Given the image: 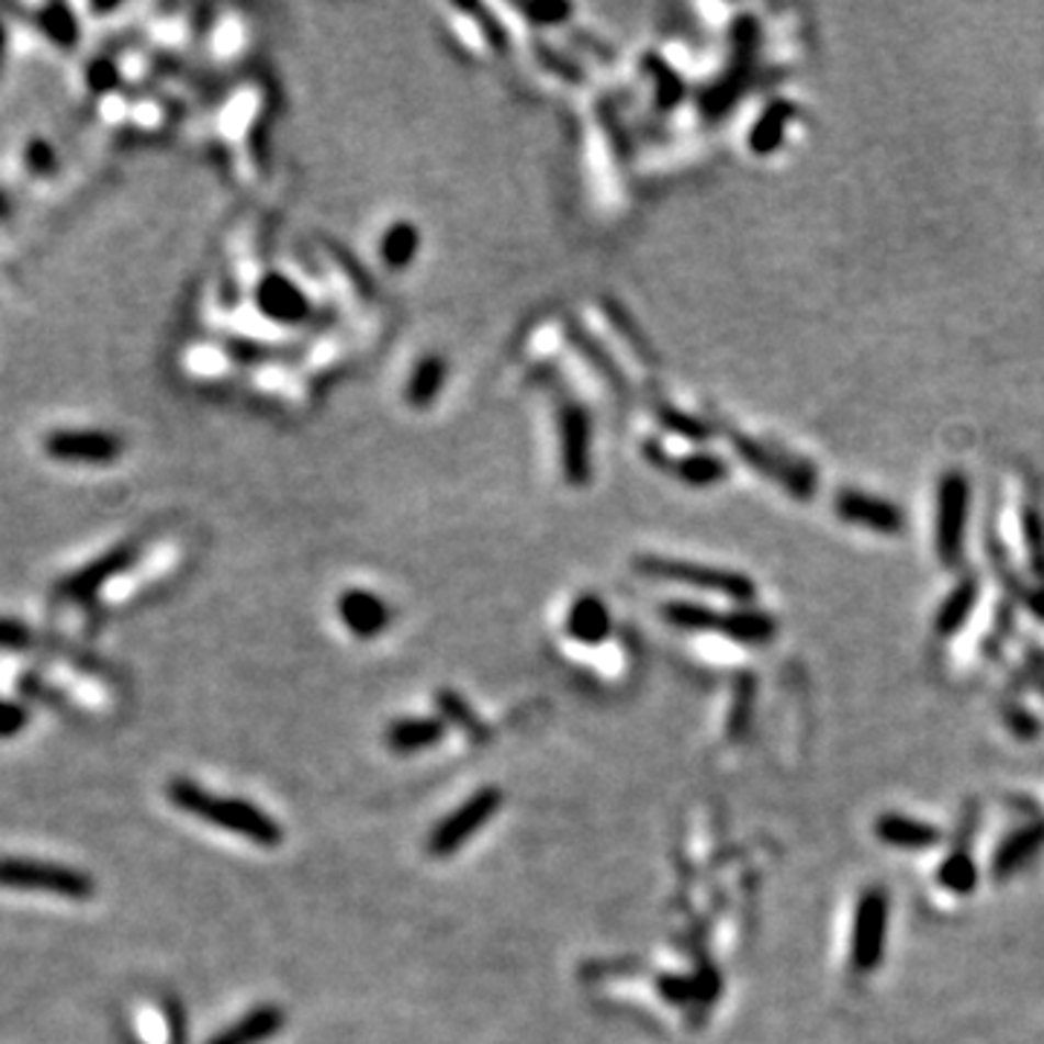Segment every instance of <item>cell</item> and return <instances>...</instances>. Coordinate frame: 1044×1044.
Listing matches in <instances>:
<instances>
[{
  "label": "cell",
  "instance_id": "1",
  "mask_svg": "<svg viewBox=\"0 0 1044 1044\" xmlns=\"http://www.w3.org/2000/svg\"><path fill=\"white\" fill-rule=\"evenodd\" d=\"M169 798L175 807H180L189 816L201 818L206 824H215L221 830L244 835L247 842L259 847H279L282 844V827L256 804L242 801V798H224V795L206 793L194 781L178 777L169 784Z\"/></svg>",
  "mask_w": 1044,
  "mask_h": 1044
},
{
  "label": "cell",
  "instance_id": "2",
  "mask_svg": "<svg viewBox=\"0 0 1044 1044\" xmlns=\"http://www.w3.org/2000/svg\"><path fill=\"white\" fill-rule=\"evenodd\" d=\"M664 618L673 627L694 632H720L726 639L745 641V644H761L775 636V618L754 609H740V613H714L699 604H664Z\"/></svg>",
  "mask_w": 1044,
  "mask_h": 1044
},
{
  "label": "cell",
  "instance_id": "3",
  "mask_svg": "<svg viewBox=\"0 0 1044 1044\" xmlns=\"http://www.w3.org/2000/svg\"><path fill=\"white\" fill-rule=\"evenodd\" d=\"M0 888L38 890L67 899H90L97 894V883L88 874L33 858H0Z\"/></svg>",
  "mask_w": 1044,
  "mask_h": 1044
},
{
  "label": "cell",
  "instance_id": "4",
  "mask_svg": "<svg viewBox=\"0 0 1044 1044\" xmlns=\"http://www.w3.org/2000/svg\"><path fill=\"white\" fill-rule=\"evenodd\" d=\"M636 569L641 575L659 577V581L685 583V586H696V590L717 592L731 600L749 604L754 600V583L752 577L740 575V572H729V569H714L699 566V563H688V560H671V558H639Z\"/></svg>",
  "mask_w": 1044,
  "mask_h": 1044
},
{
  "label": "cell",
  "instance_id": "5",
  "mask_svg": "<svg viewBox=\"0 0 1044 1044\" xmlns=\"http://www.w3.org/2000/svg\"><path fill=\"white\" fill-rule=\"evenodd\" d=\"M499 807H503V793H499L496 786L479 789L476 795H470L462 807H456L445 821H438V824L433 827V833H429L427 839V851L438 858L456 853L462 844H468L470 839L476 835V830H482V827L496 816Z\"/></svg>",
  "mask_w": 1044,
  "mask_h": 1044
},
{
  "label": "cell",
  "instance_id": "6",
  "mask_svg": "<svg viewBox=\"0 0 1044 1044\" xmlns=\"http://www.w3.org/2000/svg\"><path fill=\"white\" fill-rule=\"evenodd\" d=\"M966 517H969V479L961 470H948L938 491V554L943 566H957L964 554Z\"/></svg>",
  "mask_w": 1044,
  "mask_h": 1044
},
{
  "label": "cell",
  "instance_id": "7",
  "mask_svg": "<svg viewBox=\"0 0 1044 1044\" xmlns=\"http://www.w3.org/2000/svg\"><path fill=\"white\" fill-rule=\"evenodd\" d=\"M44 453L67 464H111L122 456V438L105 429H53Z\"/></svg>",
  "mask_w": 1044,
  "mask_h": 1044
},
{
  "label": "cell",
  "instance_id": "8",
  "mask_svg": "<svg viewBox=\"0 0 1044 1044\" xmlns=\"http://www.w3.org/2000/svg\"><path fill=\"white\" fill-rule=\"evenodd\" d=\"M888 934V897L885 890L871 888L858 899L856 923H853V969L867 972L879 964Z\"/></svg>",
  "mask_w": 1044,
  "mask_h": 1044
},
{
  "label": "cell",
  "instance_id": "9",
  "mask_svg": "<svg viewBox=\"0 0 1044 1044\" xmlns=\"http://www.w3.org/2000/svg\"><path fill=\"white\" fill-rule=\"evenodd\" d=\"M734 447L737 453L743 456L754 470H761V473H766L770 479L781 482V485L793 496H798V499H810V496L816 494V476H810V470L804 468L801 462H793V459H786L784 453L770 450L766 445H757V441L745 436H734Z\"/></svg>",
  "mask_w": 1044,
  "mask_h": 1044
},
{
  "label": "cell",
  "instance_id": "10",
  "mask_svg": "<svg viewBox=\"0 0 1044 1044\" xmlns=\"http://www.w3.org/2000/svg\"><path fill=\"white\" fill-rule=\"evenodd\" d=\"M835 514L853 526L874 528L879 535H899L906 528V517L897 505L862 491H842L835 496Z\"/></svg>",
  "mask_w": 1044,
  "mask_h": 1044
},
{
  "label": "cell",
  "instance_id": "11",
  "mask_svg": "<svg viewBox=\"0 0 1044 1044\" xmlns=\"http://www.w3.org/2000/svg\"><path fill=\"white\" fill-rule=\"evenodd\" d=\"M134 554H137V551H134V546H128V542H125V546H116V549H111L99 560L88 563V566H81L76 575L65 577V583L58 586V592H61L65 598L90 600L111 577L122 575V572L134 563Z\"/></svg>",
  "mask_w": 1044,
  "mask_h": 1044
},
{
  "label": "cell",
  "instance_id": "12",
  "mask_svg": "<svg viewBox=\"0 0 1044 1044\" xmlns=\"http://www.w3.org/2000/svg\"><path fill=\"white\" fill-rule=\"evenodd\" d=\"M337 613H340V621L346 624L348 632H355L357 639L381 636L386 630L389 618H392L386 600L369 590L343 592L340 600H337Z\"/></svg>",
  "mask_w": 1044,
  "mask_h": 1044
},
{
  "label": "cell",
  "instance_id": "13",
  "mask_svg": "<svg viewBox=\"0 0 1044 1044\" xmlns=\"http://www.w3.org/2000/svg\"><path fill=\"white\" fill-rule=\"evenodd\" d=\"M256 305L261 308V314L276 319V323H300L308 316V300H305V293L291 284L284 276H265L259 282V291H256Z\"/></svg>",
  "mask_w": 1044,
  "mask_h": 1044
},
{
  "label": "cell",
  "instance_id": "14",
  "mask_svg": "<svg viewBox=\"0 0 1044 1044\" xmlns=\"http://www.w3.org/2000/svg\"><path fill=\"white\" fill-rule=\"evenodd\" d=\"M447 722L438 717H404L386 729V745L395 754H415L441 743Z\"/></svg>",
  "mask_w": 1044,
  "mask_h": 1044
},
{
  "label": "cell",
  "instance_id": "15",
  "mask_svg": "<svg viewBox=\"0 0 1044 1044\" xmlns=\"http://www.w3.org/2000/svg\"><path fill=\"white\" fill-rule=\"evenodd\" d=\"M284 1028V1012L279 1007H256L247 1015L224 1028L215 1039H210V1044H261L268 1042L270 1036H276L279 1030Z\"/></svg>",
  "mask_w": 1044,
  "mask_h": 1044
},
{
  "label": "cell",
  "instance_id": "16",
  "mask_svg": "<svg viewBox=\"0 0 1044 1044\" xmlns=\"http://www.w3.org/2000/svg\"><path fill=\"white\" fill-rule=\"evenodd\" d=\"M876 835L890 847H902V851H925L940 842V830L906 816H883L876 821Z\"/></svg>",
  "mask_w": 1044,
  "mask_h": 1044
},
{
  "label": "cell",
  "instance_id": "17",
  "mask_svg": "<svg viewBox=\"0 0 1044 1044\" xmlns=\"http://www.w3.org/2000/svg\"><path fill=\"white\" fill-rule=\"evenodd\" d=\"M566 632L583 644H600L609 636V613L595 595H581L566 616Z\"/></svg>",
  "mask_w": 1044,
  "mask_h": 1044
},
{
  "label": "cell",
  "instance_id": "18",
  "mask_svg": "<svg viewBox=\"0 0 1044 1044\" xmlns=\"http://www.w3.org/2000/svg\"><path fill=\"white\" fill-rule=\"evenodd\" d=\"M563 462H566L569 479L583 482L590 473V433H586V415L575 406L563 409Z\"/></svg>",
  "mask_w": 1044,
  "mask_h": 1044
},
{
  "label": "cell",
  "instance_id": "19",
  "mask_svg": "<svg viewBox=\"0 0 1044 1044\" xmlns=\"http://www.w3.org/2000/svg\"><path fill=\"white\" fill-rule=\"evenodd\" d=\"M798 114V108L793 102H784V99H775L766 111L761 114V120L754 122L752 134H749V146H752L754 155H772L781 143H784V134L789 128V122L795 120Z\"/></svg>",
  "mask_w": 1044,
  "mask_h": 1044
},
{
  "label": "cell",
  "instance_id": "20",
  "mask_svg": "<svg viewBox=\"0 0 1044 1044\" xmlns=\"http://www.w3.org/2000/svg\"><path fill=\"white\" fill-rule=\"evenodd\" d=\"M35 24L44 35H47L56 47L61 49H76L79 44V21H76L74 9L65 7V3H49V7H41L35 12Z\"/></svg>",
  "mask_w": 1044,
  "mask_h": 1044
},
{
  "label": "cell",
  "instance_id": "21",
  "mask_svg": "<svg viewBox=\"0 0 1044 1044\" xmlns=\"http://www.w3.org/2000/svg\"><path fill=\"white\" fill-rule=\"evenodd\" d=\"M975 600H978V577L969 575L957 583L952 595L946 598V604L940 607L938 630L943 632V636H952V632L961 630L972 609H975Z\"/></svg>",
  "mask_w": 1044,
  "mask_h": 1044
},
{
  "label": "cell",
  "instance_id": "22",
  "mask_svg": "<svg viewBox=\"0 0 1044 1044\" xmlns=\"http://www.w3.org/2000/svg\"><path fill=\"white\" fill-rule=\"evenodd\" d=\"M1044 844V824L1028 827V830H1021V833L1010 835L1004 844H1001V851L996 853V874L1007 876L1012 874L1015 867L1024 865L1033 853L1039 851Z\"/></svg>",
  "mask_w": 1044,
  "mask_h": 1044
},
{
  "label": "cell",
  "instance_id": "23",
  "mask_svg": "<svg viewBox=\"0 0 1044 1044\" xmlns=\"http://www.w3.org/2000/svg\"><path fill=\"white\" fill-rule=\"evenodd\" d=\"M671 470L682 479V482L705 487V485H714V482H720V479L726 476V462L711 453H694V456H685V459L671 462Z\"/></svg>",
  "mask_w": 1044,
  "mask_h": 1044
},
{
  "label": "cell",
  "instance_id": "24",
  "mask_svg": "<svg viewBox=\"0 0 1044 1044\" xmlns=\"http://www.w3.org/2000/svg\"><path fill=\"white\" fill-rule=\"evenodd\" d=\"M418 244H422V238H418L413 224H395V227H389L386 238H383V261L395 270L406 268V265L415 259Z\"/></svg>",
  "mask_w": 1044,
  "mask_h": 1044
},
{
  "label": "cell",
  "instance_id": "25",
  "mask_svg": "<svg viewBox=\"0 0 1044 1044\" xmlns=\"http://www.w3.org/2000/svg\"><path fill=\"white\" fill-rule=\"evenodd\" d=\"M445 383V360H438V357H427L418 369H415L413 381H409V389H406V397H409V404L413 406H427L433 397H436L438 386Z\"/></svg>",
  "mask_w": 1044,
  "mask_h": 1044
},
{
  "label": "cell",
  "instance_id": "26",
  "mask_svg": "<svg viewBox=\"0 0 1044 1044\" xmlns=\"http://www.w3.org/2000/svg\"><path fill=\"white\" fill-rule=\"evenodd\" d=\"M436 708H438V711H441V720L453 722V726H459V729L470 731V734H473V737H482V734H485V729L479 726V717H476V714H473V708H470V705L464 703L462 696L453 694V691H438V694H436Z\"/></svg>",
  "mask_w": 1044,
  "mask_h": 1044
},
{
  "label": "cell",
  "instance_id": "27",
  "mask_svg": "<svg viewBox=\"0 0 1044 1044\" xmlns=\"http://www.w3.org/2000/svg\"><path fill=\"white\" fill-rule=\"evenodd\" d=\"M940 883L952 894H969L975 883H978V871H975L966 853H955L952 858H946V865L940 867Z\"/></svg>",
  "mask_w": 1044,
  "mask_h": 1044
},
{
  "label": "cell",
  "instance_id": "28",
  "mask_svg": "<svg viewBox=\"0 0 1044 1044\" xmlns=\"http://www.w3.org/2000/svg\"><path fill=\"white\" fill-rule=\"evenodd\" d=\"M24 160H26V169L33 171V175H38V178L56 175L58 169L56 151H53V146H49L47 139H41V137H33L30 143H26Z\"/></svg>",
  "mask_w": 1044,
  "mask_h": 1044
},
{
  "label": "cell",
  "instance_id": "29",
  "mask_svg": "<svg viewBox=\"0 0 1044 1044\" xmlns=\"http://www.w3.org/2000/svg\"><path fill=\"white\" fill-rule=\"evenodd\" d=\"M1024 540H1028L1033 572L1044 581V523L1036 510H1028V517H1024Z\"/></svg>",
  "mask_w": 1044,
  "mask_h": 1044
},
{
  "label": "cell",
  "instance_id": "30",
  "mask_svg": "<svg viewBox=\"0 0 1044 1044\" xmlns=\"http://www.w3.org/2000/svg\"><path fill=\"white\" fill-rule=\"evenodd\" d=\"M33 644V630L18 618L0 616V650H26Z\"/></svg>",
  "mask_w": 1044,
  "mask_h": 1044
},
{
  "label": "cell",
  "instance_id": "31",
  "mask_svg": "<svg viewBox=\"0 0 1044 1044\" xmlns=\"http://www.w3.org/2000/svg\"><path fill=\"white\" fill-rule=\"evenodd\" d=\"M659 989H662L664 1001H671V1004H688V1001H696V980L694 978L664 975V978L659 980Z\"/></svg>",
  "mask_w": 1044,
  "mask_h": 1044
},
{
  "label": "cell",
  "instance_id": "32",
  "mask_svg": "<svg viewBox=\"0 0 1044 1044\" xmlns=\"http://www.w3.org/2000/svg\"><path fill=\"white\" fill-rule=\"evenodd\" d=\"M30 722V711L18 703H0V737H15Z\"/></svg>",
  "mask_w": 1044,
  "mask_h": 1044
},
{
  "label": "cell",
  "instance_id": "33",
  "mask_svg": "<svg viewBox=\"0 0 1044 1044\" xmlns=\"http://www.w3.org/2000/svg\"><path fill=\"white\" fill-rule=\"evenodd\" d=\"M662 424L664 427H671L673 433H680V436L708 438V427H705V424H699L696 418H688V415L673 413V409H662Z\"/></svg>",
  "mask_w": 1044,
  "mask_h": 1044
},
{
  "label": "cell",
  "instance_id": "34",
  "mask_svg": "<svg viewBox=\"0 0 1044 1044\" xmlns=\"http://www.w3.org/2000/svg\"><path fill=\"white\" fill-rule=\"evenodd\" d=\"M88 81L93 90H111L116 85V67L108 61H97V65H90Z\"/></svg>",
  "mask_w": 1044,
  "mask_h": 1044
},
{
  "label": "cell",
  "instance_id": "35",
  "mask_svg": "<svg viewBox=\"0 0 1044 1044\" xmlns=\"http://www.w3.org/2000/svg\"><path fill=\"white\" fill-rule=\"evenodd\" d=\"M166 1015H169L171 1042H175V1044H187V1024H183V1007H180L178 1001H169V1004H166Z\"/></svg>",
  "mask_w": 1044,
  "mask_h": 1044
},
{
  "label": "cell",
  "instance_id": "36",
  "mask_svg": "<svg viewBox=\"0 0 1044 1044\" xmlns=\"http://www.w3.org/2000/svg\"><path fill=\"white\" fill-rule=\"evenodd\" d=\"M9 215H12V203H9V198L3 194V189H0V221H7Z\"/></svg>",
  "mask_w": 1044,
  "mask_h": 1044
},
{
  "label": "cell",
  "instance_id": "37",
  "mask_svg": "<svg viewBox=\"0 0 1044 1044\" xmlns=\"http://www.w3.org/2000/svg\"><path fill=\"white\" fill-rule=\"evenodd\" d=\"M3 53H7V26L0 21V65H3Z\"/></svg>",
  "mask_w": 1044,
  "mask_h": 1044
}]
</instances>
